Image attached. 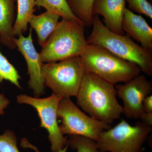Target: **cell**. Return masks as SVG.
Instances as JSON below:
<instances>
[{
    "label": "cell",
    "mask_w": 152,
    "mask_h": 152,
    "mask_svg": "<svg viewBox=\"0 0 152 152\" xmlns=\"http://www.w3.org/2000/svg\"><path fill=\"white\" fill-rule=\"evenodd\" d=\"M59 15L53 12L46 11L39 15H34L28 23L31 28L35 31L38 42L42 47L51 34L59 23Z\"/></svg>",
    "instance_id": "obj_14"
},
{
    "label": "cell",
    "mask_w": 152,
    "mask_h": 152,
    "mask_svg": "<svg viewBox=\"0 0 152 152\" xmlns=\"http://www.w3.org/2000/svg\"><path fill=\"white\" fill-rule=\"evenodd\" d=\"M20 79L16 68L3 55L0 50V83L4 80H7L21 89L22 87L19 82Z\"/></svg>",
    "instance_id": "obj_18"
},
{
    "label": "cell",
    "mask_w": 152,
    "mask_h": 152,
    "mask_svg": "<svg viewBox=\"0 0 152 152\" xmlns=\"http://www.w3.org/2000/svg\"><path fill=\"white\" fill-rule=\"evenodd\" d=\"M122 25L127 35L140 42L144 48L152 50V28L141 15L126 8Z\"/></svg>",
    "instance_id": "obj_12"
},
{
    "label": "cell",
    "mask_w": 152,
    "mask_h": 152,
    "mask_svg": "<svg viewBox=\"0 0 152 152\" xmlns=\"http://www.w3.org/2000/svg\"><path fill=\"white\" fill-rule=\"evenodd\" d=\"M129 10L152 19V6L147 0H127Z\"/></svg>",
    "instance_id": "obj_21"
},
{
    "label": "cell",
    "mask_w": 152,
    "mask_h": 152,
    "mask_svg": "<svg viewBox=\"0 0 152 152\" xmlns=\"http://www.w3.org/2000/svg\"><path fill=\"white\" fill-rule=\"evenodd\" d=\"M92 31L88 44L103 47L121 58L137 65L149 76L152 75V51L135 42L126 34H120L106 27L98 15L93 16Z\"/></svg>",
    "instance_id": "obj_2"
},
{
    "label": "cell",
    "mask_w": 152,
    "mask_h": 152,
    "mask_svg": "<svg viewBox=\"0 0 152 152\" xmlns=\"http://www.w3.org/2000/svg\"><path fill=\"white\" fill-rule=\"evenodd\" d=\"M0 152H20L16 136L13 131L7 130L0 135Z\"/></svg>",
    "instance_id": "obj_20"
},
{
    "label": "cell",
    "mask_w": 152,
    "mask_h": 152,
    "mask_svg": "<svg viewBox=\"0 0 152 152\" xmlns=\"http://www.w3.org/2000/svg\"><path fill=\"white\" fill-rule=\"evenodd\" d=\"M14 42L26 62L30 77L28 86L32 90L35 97L39 98L45 94V86L42 74L44 64L33 43L32 29L30 28L27 37L20 35L18 38H15Z\"/></svg>",
    "instance_id": "obj_10"
},
{
    "label": "cell",
    "mask_w": 152,
    "mask_h": 152,
    "mask_svg": "<svg viewBox=\"0 0 152 152\" xmlns=\"http://www.w3.org/2000/svg\"><path fill=\"white\" fill-rule=\"evenodd\" d=\"M22 145L23 146L26 148H30L34 150L37 152H40L37 149L36 147L34 146L33 145L31 144H30L29 142H28L27 140H23V142H22ZM69 147V145L68 144H67L66 145V146L63 149L61 150L58 152H66L67 151L68 148Z\"/></svg>",
    "instance_id": "obj_24"
},
{
    "label": "cell",
    "mask_w": 152,
    "mask_h": 152,
    "mask_svg": "<svg viewBox=\"0 0 152 152\" xmlns=\"http://www.w3.org/2000/svg\"><path fill=\"white\" fill-rule=\"evenodd\" d=\"M142 121L146 123L147 124L152 126V113H146L145 115L143 117L142 119L141 120Z\"/></svg>",
    "instance_id": "obj_25"
},
{
    "label": "cell",
    "mask_w": 152,
    "mask_h": 152,
    "mask_svg": "<svg viewBox=\"0 0 152 152\" xmlns=\"http://www.w3.org/2000/svg\"><path fill=\"white\" fill-rule=\"evenodd\" d=\"M143 107L145 113H152V95L147 96L144 99L143 102Z\"/></svg>",
    "instance_id": "obj_22"
},
{
    "label": "cell",
    "mask_w": 152,
    "mask_h": 152,
    "mask_svg": "<svg viewBox=\"0 0 152 152\" xmlns=\"http://www.w3.org/2000/svg\"><path fill=\"white\" fill-rule=\"evenodd\" d=\"M16 3L17 16L13 28L15 37L27 31L29 20L34 15L37 6L35 0H16Z\"/></svg>",
    "instance_id": "obj_15"
},
{
    "label": "cell",
    "mask_w": 152,
    "mask_h": 152,
    "mask_svg": "<svg viewBox=\"0 0 152 152\" xmlns=\"http://www.w3.org/2000/svg\"><path fill=\"white\" fill-rule=\"evenodd\" d=\"M126 7L125 0H95L93 4V15L104 18L106 27L114 32L124 34L122 19Z\"/></svg>",
    "instance_id": "obj_11"
},
{
    "label": "cell",
    "mask_w": 152,
    "mask_h": 152,
    "mask_svg": "<svg viewBox=\"0 0 152 152\" xmlns=\"http://www.w3.org/2000/svg\"><path fill=\"white\" fill-rule=\"evenodd\" d=\"M62 97L52 94L45 98L33 97L26 94L17 96L19 104L32 106L37 113L40 120L41 128L46 130L51 144L52 152H58L68 144V140L64 136L58 121V110Z\"/></svg>",
    "instance_id": "obj_8"
},
{
    "label": "cell",
    "mask_w": 152,
    "mask_h": 152,
    "mask_svg": "<svg viewBox=\"0 0 152 152\" xmlns=\"http://www.w3.org/2000/svg\"><path fill=\"white\" fill-rule=\"evenodd\" d=\"M72 12L86 27L92 25V8L95 0H67Z\"/></svg>",
    "instance_id": "obj_16"
},
{
    "label": "cell",
    "mask_w": 152,
    "mask_h": 152,
    "mask_svg": "<svg viewBox=\"0 0 152 152\" xmlns=\"http://www.w3.org/2000/svg\"><path fill=\"white\" fill-rule=\"evenodd\" d=\"M16 0H0V43L11 50L16 48L13 28L16 18Z\"/></svg>",
    "instance_id": "obj_13"
},
{
    "label": "cell",
    "mask_w": 152,
    "mask_h": 152,
    "mask_svg": "<svg viewBox=\"0 0 152 152\" xmlns=\"http://www.w3.org/2000/svg\"><path fill=\"white\" fill-rule=\"evenodd\" d=\"M68 144L76 152H99L96 142L83 136H70Z\"/></svg>",
    "instance_id": "obj_19"
},
{
    "label": "cell",
    "mask_w": 152,
    "mask_h": 152,
    "mask_svg": "<svg viewBox=\"0 0 152 152\" xmlns=\"http://www.w3.org/2000/svg\"><path fill=\"white\" fill-rule=\"evenodd\" d=\"M115 87L117 96L123 101V114L129 118L141 120L146 113L143 102L152 93V82L145 75L140 74L129 81Z\"/></svg>",
    "instance_id": "obj_9"
},
{
    "label": "cell",
    "mask_w": 152,
    "mask_h": 152,
    "mask_svg": "<svg viewBox=\"0 0 152 152\" xmlns=\"http://www.w3.org/2000/svg\"><path fill=\"white\" fill-rule=\"evenodd\" d=\"M85 27L80 21L62 18L42 47L39 55L43 63L80 56L88 44Z\"/></svg>",
    "instance_id": "obj_4"
},
{
    "label": "cell",
    "mask_w": 152,
    "mask_h": 152,
    "mask_svg": "<svg viewBox=\"0 0 152 152\" xmlns=\"http://www.w3.org/2000/svg\"><path fill=\"white\" fill-rule=\"evenodd\" d=\"M152 126L139 121L134 126L122 119L101 133L96 142L99 152H143Z\"/></svg>",
    "instance_id": "obj_5"
},
{
    "label": "cell",
    "mask_w": 152,
    "mask_h": 152,
    "mask_svg": "<svg viewBox=\"0 0 152 152\" xmlns=\"http://www.w3.org/2000/svg\"><path fill=\"white\" fill-rule=\"evenodd\" d=\"M35 1L36 5L38 7H42L47 11L56 13L59 15L63 19L80 21L72 12L67 0H35Z\"/></svg>",
    "instance_id": "obj_17"
},
{
    "label": "cell",
    "mask_w": 152,
    "mask_h": 152,
    "mask_svg": "<svg viewBox=\"0 0 152 152\" xmlns=\"http://www.w3.org/2000/svg\"><path fill=\"white\" fill-rule=\"evenodd\" d=\"M86 72L79 56L43 66L45 86L63 98L76 97Z\"/></svg>",
    "instance_id": "obj_6"
},
{
    "label": "cell",
    "mask_w": 152,
    "mask_h": 152,
    "mask_svg": "<svg viewBox=\"0 0 152 152\" xmlns=\"http://www.w3.org/2000/svg\"><path fill=\"white\" fill-rule=\"evenodd\" d=\"M117 96L114 85L86 72L76 97L78 105L90 116L110 125L123 113Z\"/></svg>",
    "instance_id": "obj_1"
},
{
    "label": "cell",
    "mask_w": 152,
    "mask_h": 152,
    "mask_svg": "<svg viewBox=\"0 0 152 152\" xmlns=\"http://www.w3.org/2000/svg\"><path fill=\"white\" fill-rule=\"evenodd\" d=\"M80 57L86 72L95 74L114 86L129 81L141 72L137 65L98 45L88 44Z\"/></svg>",
    "instance_id": "obj_3"
},
{
    "label": "cell",
    "mask_w": 152,
    "mask_h": 152,
    "mask_svg": "<svg viewBox=\"0 0 152 152\" xmlns=\"http://www.w3.org/2000/svg\"><path fill=\"white\" fill-rule=\"evenodd\" d=\"M10 101L2 94H0V115H4V110L7 108Z\"/></svg>",
    "instance_id": "obj_23"
},
{
    "label": "cell",
    "mask_w": 152,
    "mask_h": 152,
    "mask_svg": "<svg viewBox=\"0 0 152 152\" xmlns=\"http://www.w3.org/2000/svg\"><path fill=\"white\" fill-rule=\"evenodd\" d=\"M58 118L63 134L83 136L97 142L101 133L111 127L110 125L93 118L82 111L70 98L62 99L58 110Z\"/></svg>",
    "instance_id": "obj_7"
}]
</instances>
